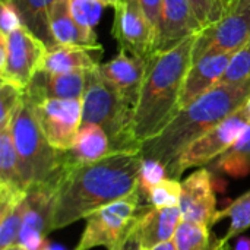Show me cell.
I'll use <instances>...</instances> for the list:
<instances>
[{
  "mask_svg": "<svg viewBox=\"0 0 250 250\" xmlns=\"http://www.w3.org/2000/svg\"><path fill=\"white\" fill-rule=\"evenodd\" d=\"M144 193L139 186L130 195L95 211L86 218L85 229L73 250H89L105 248L107 250H123L136 230V226L149 208L142 205Z\"/></svg>",
  "mask_w": 250,
  "mask_h": 250,
  "instance_id": "8992f818",
  "label": "cell"
},
{
  "mask_svg": "<svg viewBox=\"0 0 250 250\" xmlns=\"http://www.w3.org/2000/svg\"><path fill=\"white\" fill-rule=\"evenodd\" d=\"M168 177L167 167L152 158H142L141 168H139V189L146 198V193L160 182Z\"/></svg>",
  "mask_w": 250,
  "mask_h": 250,
  "instance_id": "4dcf8cb0",
  "label": "cell"
},
{
  "mask_svg": "<svg viewBox=\"0 0 250 250\" xmlns=\"http://www.w3.org/2000/svg\"><path fill=\"white\" fill-rule=\"evenodd\" d=\"M180 211L185 221L212 227L217 214V201L212 173L201 167L182 182Z\"/></svg>",
  "mask_w": 250,
  "mask_h": 250,
  "instance_id": "5bb4252c",
  "label": "cell"
},
{
  "mask_svg": "<svg viewBox=\"0 0 250 250\" xmlns=\"http://www.w3.org/2000/svg\"><path fill=\"white\" fill-rule=\"evenodd\" d=\"M88 83V72L54 73L38 70L25 89L31 101L45 98L82 100Z\"/></svg>",
  "mask_w": 250,
  "mask_h": 250,
  "instance_id": "e0dca14e",
  "label": "cell"
},
{
  "mask_svg": "<svg viewBox=\"0 0 250 250\" xmlns=\"http://www.w3.org/2000/svg\"><path fill=\"white\" fill-rule=\"evenodd\" d=\"M82 123L101 126L111 141L113 152H139L141 145L133 135L135 107L105 83L97 69L88 72V83L82 98Z\"/></svg>",
  "mask_w": 250,
  "mask_h": 250,
  "instance_id": "5b68a950",
  "label": "cell"
},
{
  "mask_svg": "<svg viewBox=\"0 0 250 250\" xmlns=\"http://www.w3.org/2000/svg\"><path fill=\"white\" fill-rule=\"evenodd\" d=\"M67 3L76 22L86 29L95 31V26L100 23L104 6L98 0H67Z\"/></svg>",
  "mask_w": 250,
  "mask_h": 250,
  "instance_id": "f1b7e54d",
  "label": "cell"
},
{
  "mask_svg": "<svg viewBox=\"0 0 250 250\" xmlns=\"http://www.w3.org/2000/svg\"><path fill=\"white\" fill-rule=\"evenodd\" d=\"M176 250H218V240L211 239L209 227L182 221L174 237Z\"/></svg>",
  "mask_w": 250,
  "mask_h": 250,
  "instance_id": "484cf974",
  "label": "cell"
},
{
  "mask_svg": "<svg viewBox=\"0 0 250 250\" xmlns=\"http://www.w3.org/2000/svg\"><path fill=\"white\" fill-rule=\"evenodd\" d=\"M41 250H63V249H57V248H50V246L44 245V248H42Z\"/></svg>",
  "mask_w": 250,
  "mask_h": 250,
  "instance_id": "b9f144b4",
  "label": "cell"
},
{
  "mask_svg": "<svg viewBox=\"0 0 250 250\" xmlns=\"http://www.w3.org/2000/svg\"><path fill=\"white\" fill-rule=\"evenodd\" d=\"M60 177L48 182L37 183L28 188L25 198L23 221L18 243L26 250H41L45 245V237L53 231V218Z\"/></svg>",
  "mask_w": 250,
  "mask_h": 250,
  "instance_id": "8fae6325",
  "label": "cell"
},
{
  "mask_svg": "<svg viewBox=\"0 0 250 250\" xmlns=\"http://www.w3.org/2000/svg\"><path fill=\"white\" fill-rule=\"evenodd\" d=\"M103 6H110V7H116L119 4L120 0H98Z\"/></svg>",
  "mask_w": 250,
  "mask_h": 250,
  "instance_id": "f35d334b",
  "label": "cell"
},
{
  "mask_svg": "<svg viewBox=\"0 0 250 250\" xmlns=\"http://www.w3.org/2000/svg\"><path fill=\"white\" fill-rule=\"evenodd\" d=\"M141 6L144 7L148 19L151 21V23L154 25L155 31L158 28V21H160V12H161V4L163 0H139Z\"/></svg>",
  "mask_w": 250,
  "mask_h": 250,
  "instance_id": "836d02e7",
  "label": "cell"
},
{
  "mask_svg": "<svg viewBox=\"0 0 250 250\" xmlns=\"http://www.w3.org/2000/svg\"><path fill=\"white\" fill-rule=\"evenodd\" d=\"M21 26H23V22L18 7L12 1L0 3V28H1L0 34L9 35L10 32H13Z\"/></svg>",
  "mask_w": 250,
  "mask_h": 250,
  "instance_id": "1f68e13d",
  "label": "cell"
},
{
  "mask_svg": "<svg viewBox=\"0 0 250 250\" xmlns=\"http://www.w3.org/2000/svg\"><path fill=\"white\" fill-rule=\"evenodd\" d=\"M249 97L250 81L218 83L180 110L161 133L144 142L141 157L157 160L168 168L190 144L240 108Z\"/></svg>",
  "mask_w": 250,
  "mask_h": 250,
  "instance_id": "3957f363",
  "label": "cell"
},
{
  "mask_svg": "<svg viewBox=\"0 0 250 250\" xmlns=\"http://www.w3.org/2000/svg\"><path fill=\"white\" fill-rule=\"evenodd\" d=\"M25 91L13 83L0 81V130L10 127L13 117L23 100Z\"/></svg>",
  "mask_w": 250,
  "mask_h": 250,
  "instance_id": "83f0119b",
  "label": "cell"
},
{
  "mask_svg": "<svg viewBox=\"0 0 250 250\" xmlns=\"http://www.w3.org/2000/svg\"><path fill=\"white\" fill-rule=\"evenodd\" d=\"M6 1H12V0H0V3H6Z\"/></svg>",
  "mask_w": 250,
  "mask_h": 250,
  "instance_id": "ee69618b",
  "label": "cell"
},
{
  "mask_svg": "<svg viewBox=\"0 0 250 250\" xmlns=\"http://www.w3.org/2000/svg\"><path fill=\"white\" fill-rule=\"evenodd\" d=\"M182 221L183 215L180 207L152 208L149 205L133 233L141 250H151L161 243L173 240Z\"/></svg>",
  "mask_w": 250,
  "mask_h": 250,
  "instance_id": "ac0fdd59",
  "label": "cell"
},
{
  "mask_svg": "<svg viewBox=\"0 0 250 250\" xmlns=\"http://www.w3.org/2000/svg\"><path fill=\"white\" fill-rule=\"evenodd\" d=\"M151 250H176V245H174V240H168L166 243H161V245L152 248Z\"/></svg>",
  "mask_w": 250,
  "mask_h": 250,
  "instance_id": "74e56055",
  "label": "cell"
},
{
  "mask_svg": "<svg viewBox=\"0 0 250 250\" xmlns=\"http://www.w3.org/2000/svg\"><path fill=\"white\" fill-rule=\"evenodd\" d=\"M29 103L50 145L59 151H69L82 126V100L45 98Z\"/></svg>",
  "mask_w": 250,
  "mask_h": 250,
  "instance_id": "30bf717a",
  "label": "cell"
},
{
  "mask_svg": "<svg viewBox=\"0 0 250 250\" xmlns=\"http://www.w3.org/2000/svg\"><path fill=\"white\" fill-rule=\"evenodd\" d=\"M231 250H250V237L249 236H243V237H240V239L236 242L234 248H233Z\"/></svg>",
  "mask_w": 250,
  "mask_h": 250,
  "instance_id": "d590c367",
  "label": "cell"
},
{
  "mask_svg": "<svg viewBox=\"0 0 250 250\" xmlns=\"http://www.w3.org/2000/svg\"><path fill=\"white\" fill-rule=\"evenodd\" d=\"M190 3L201 26H208L212 22V0H190Z\"/></svg>",
  "mask_w": 250,
  "mask_h": 250,
  "instance_id": "d6a6232c",
  "label": "cell"
},
{
  "mask_svg": "<svg viewBox=\"0 0 250 250\" xmlns=\"http://www.w3.org/2000/svg\"><path fill=\"white\" fill-rule=\"evenodd\" d=\"M250 40V0H236L233 9L202 28L192 51V62L205 56L236 53Z\"/></svg>",
  "mask_w": 250,
  "mask_h": 250,
  "instance_id": "9c48e42d",
  "label": "cell"
},
{
  "mask_svg": "<svg viewBox=\"0 0 250 250\" xmlns=\"http://www.w3.org/2000/svg\"><path fill=\"white\" fill-rule=\"evenodd\" d=\"M123 250H141V248H139V243H138V240H136L135 234H132V237L129 239V242L126 243V246H125V249Z\"/></svg>",
  "mask_w": 250,
  "mask_h": 250,
  "instance_id": "8d00e7d4",
  "label": "cell"
},
{
  "mask_svg": "<svg viewBox=\"0 0 250 250\" xmlns=\"http://www.w3.org/2000/svg\"><path fill=\"white\" fill-rule=\"evenodd\" d=\"M1 250H26L22 245H19V243H15V245H12V246H7V248H4V249Z\"/></svg>",
  "mask_w": 250,
  "mask_h": 250,
  "instance_id": "ab89813d",
  "label": "cell"
},
{
  "mask_svg": "<svg viewBox=\"0 0 250 250\" xmlns=\"http://www.w3.org/2000/svg\"><path fill=\"white\" fill-rule=\"evenodd\" d=\"M245 81H250V40L245 47L233 54L220 83H239Z\"/></svg>",
  "mask_w": 250,
  "mask_h": 250,
  "instance_id": "f546056e",
  "label": "cell"
},
{
  "mask_svg": "<svg viewBox=\"0 0 250 250\" xmlns=\"http://www.w3.org/2000/svg\"><path fill=\"white\" fill-rule=\"evenodd\" d=\"M111 35L120 48L144 59H149L155 51L157 31L139 0L119 1L114 7Z\"/></svg>",
  "mask_w": 250,
  "mask_h": 250,
  "instance_id": "7c38bea8",
  "label": "cell"
},
{
  "mask_svg": "<svg viewBox=\"0 0 250 250\" xmlns=\"http://www.w3.org/2000/svg\"><path fill=\"white\" fill-rule=\"evenodd\" d=\"M234 3H236V0H212V4H214L212 6V22L218 21L226 13H229L233 9Z\"/></svg>",
  "mask_w": 250,
  "mask_h": 250,
  "instance_id": "e575fe53",
  "label": "cell"
},
{
  "mask_svg": "<svg viewBox=\"0 0 250 250\" xmlns=\"http://www.w3.org/2000/svg\"><path fill=\"white\" fill-rule=\"evenodd\" d=\"M182 196V182L167 177L146 193V202L152 208L179 207Z\"/></svg>",
  "mask_w": 250,
  "mask_h": 250,
  "instance_id": "4316f807",
  "label": "cell"
},
{
  "mask_svg": "<svg viewBox=\"0 0 250 250\" xmlns=\"http://www.w3.org/2000/svg\"><path fill=\"white\" fill-rule=\"evenodd\" d=\"M214 170L234 179L246 177L250 173V123L237 142L214 161Z\"/></svg>",
  "mask_w": 250,
  "mask_h": 250,
  "instance_id": "603a6c76",
  "label": "cell"
},
{
  "mask_svg": "<svg viewBox=\"0 0 250 250\" xmlns=\"http://www.w3.org/2000/svg\"><path fill=\"white\" fill-rule=\"evenodd\" d=\"M245 108H246V111H248V114H249L250 117V97L246 100V103H245Z\"/></svg>",
  "mask_w": 250,
  "mask_h": 250,
  "instance_id": "60d3db41",
  "label": "cell"
},
{
  "mask_svg": "<svg viewBox=\"0 0 250 250\" xmlns=\"http://www.w3.org/2000/svg\"><path fill=\"white\" fill-rule=\"evenodd\" d=\"M196 35L167 51L148 59L146 73L133 114V135L139 145L152 139L180 111L179 100L185 78L192 64Z\"/></svg>",
  "mask_w": 250,
  "mask_h": 250,
  "instance_id": "7a4b0ae2",
  "label": "cell"
},
{
  "mask_svg": "<svg viewBox=\"0 0 250 250\" xmlns=\"http://www.w3.org/2000/svg\"><path fill=\"white\" fill-rule=\"evenodd\" d=\"M148 59L132 54L123 48L110 62L97 67L100 78L108 83L119 95L136 108L144 78L146 73Z\"/></svg>",
  "mask_w": 250,
  "mask_h": 250,
  "instance_id": "4fadbf2b",
  "label": "cell"
},
{
  "mask_svg": "<svg viewBox=\"0 0 250 250\" xmlns=\"http://www.w3.org/2000/svg\"><path fill=\"white\" fill-rule=\"evenodd\" d=\"M218 250H230V248H229V245H226L223 248H218Z\"/></svg>",
  "mask_w": 250,
  "mask_h": 250,
  "instance_id": "7bdbcfd3",
  "label": "cell"
},
{
  "mask_svg": "<svg viewBox=\"0 0 250 250\" xmlns=\"http://www.w3.org/2000/svg\"><path fill=\"white\" fill-rule=\"evenodd\" d=\"M50 29L57 45H76L103 51L92 29L81 26L72 16L67 0H56L50 12Z\"/></svg>",
  "mask_w": 250,
  "mask_h": 250,
  "instance_id": "d6986e66",
  "label": "cell"
},
{
  "mask_svg": "<svg viewBox=\"0 0 250 250\" xmlns=\"http://www.w3.org/2000/svg\"><path fill=\"white\" fill-rule=\"evenodd\" d=\"M110 154L114 152L105 130L95 123H82L73 146L63 151V160L66 166H81L95 163Z\"/></svg>",
  "mask_w": 250,
  "mask_h": 250,
  "instance_id": "ffe728a7",
  "label": "cell"
},
{
  "mask_svg": "<svg viewBox=\"0 0 250 250\" xmlns=\"http://www.w3.org/2000/svg\"><path fill=\"white\" fill-rule=\"evenodd\" d=\"M18 7L23 26L37 35L47 48L56 47V41L50 29V12L56 0H12Z\"/></svg>",
  "mask_w": 250,
  "mask_h": 250,
  "instance_id": "7402d4cb",
  "label": "cell"
},
{
  "mask_svg": "<svg viewBox=\"0 0 250 250\" xmlns=\"http://www.w3.org/2000/svg\"><path fill=\"white\" fill-rule=\"evenodd\" d=\"M230 220V226L227 233L218 240V248H223L229 245V242L239 234L245 233L250 229V190L243 193L240 198L234 199L229 207H226L221 211H217L212 226L220 223L221 220Z\"/></svg>",
  "mask_w": 250,
  "mask_h": 250,
  "instance_id": "cb8c5ba5",
  "label": "cell"
},
{
  "mask_svg": "<svg viewBox=\"0 0 250 250\" xmlns=\"http://www.w3.org/2000/svg\"><path fill=\"white\" fill-rule=\"evenodd\" d=\"M231 57L233 53H223L205 56L196 62H192L182 88L179 108L183 110L185 107L190 105L193 101L209 92L212 88H215L224 76Z\"/></svg>",
  "mask_w": 250,
  "mask_h": 250,
  "instance_id": "2e32d148",
  "label": "cell"
},
{
  "mask_svg": "<svg viewBox=\"0 0 250 250\" xmlns=\"http://www.w3.org/2000/svg\"><path fill=\"white\" fill-rule=\"evenodd\" d=\"M139 152H114L103 160L66 166L62 173L53 218V231L130 195L139 186Z\"/></svg>",
  "mask_w": 250,
  "mask_h": 250,
  "instance_id": "6da1fadb",
  "label": "cell"
},
{
  "mask_svg": "<svg viewBox=\"0 0 250 250\" xmlns=\"http://www.w3.org/2000/svg\"><path fill=\"white\" fill-rule=\"evenodd\" d=\"M250 117L245 104L190 144L167 168L168 177L180 180L182 174L190 168H201L227 152L249 126Z\"/></svg>",
  "mask_w": 250,
  "mask_h": 250,
  "instance_id": "52a82bcc",
  "label": "cell"
},
{
  "mask_svg": "<svg viewBox=\"0 0 250 250\" xmlns=\"http://www.w3.org/2000/svg\"><path fill=\"white\" fill-rule=\"evenodd\" d=\"M10 130L18 152L21 177L26 189L32 185L56 179L63 173V151L50 145L25 94L13 117Z\"/></svg>",
  "mask_w": 250,
  "mask_h": 250,
  "instance_id": "277c9868",
  "label": "cell"
},
{
  "mask_svg": "<svg viewBox=\"0 0 250 250\" xmlns=\"http://www.w3.org/2000/svg\"><path fill=\"white\" fill-rule=\"evenodd\" d=\"M201 29L190 0H163L154 53L174 48Z\"/></svg>",
  "mask_w": 250,
  "mask_h": 250,
  "instance_id": "9a60e30c",
  "label": "cell"
},
{
  "mask_svg": "<svg viewBox=\"0 0 250 250\" xmlns=\"http://www.w3.org/2000/svg\"><path fill=\"white\" fill-rule=\"evenodd\" d=\"M47 45L26 26L9 35L0 34V81L26 89L32 78L41 70Z\"/></svg>",
  "mask_w": 250,
  "mask_h": 250,
  "instance_id": "ba28073f",
  "label": "cell"
},
{
  "mask_svg": "<svg viewBox=\"0 0 250 250\" xmlns=\"http://www.w3.org/2000/svg\"><path fill=\"white\" fill-rule=\"evenodd\" d=\"M94 51L98 50L76 45H56L47 50L41 70L54 73L95 70L101 63L100 59L95 54H92Z\"/></svg>",
  "mask_w": 250,
  "mask_h": 250,
  "instance_id": "44dd1931",
  "label": "cell"
},
{
  "mask_svg": "<svg viewBox=\"0 0 250 250\" xmlns=\"http://www.w3.org/2000/svg\"><path fill=\"white\" fill-rule=\"evenodd\" d=\"M0 186L28 190L19 171V160L10 127L0 130Z\"/></svg>",
  "mask_w": 250,
  "mask_h": 250,
  "instance_id": "d4e9b609",
  "label": "cell"
}]
</instances>
